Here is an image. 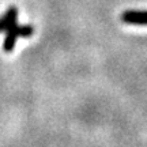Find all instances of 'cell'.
<instances>
[{"instance_id": "3", "label": "cell", "mask_w": 147, "mask_h": 147, "mask_svg": "<svg viewBox=\"0 0 147 147\" xmlns=\"http://www.w3.org/2000/svg\"><path fill=\"white\" fill-rule=\"evenodd\" d=\"M16 16H18V8L16 7H10L5 11L3 16H0V33L10 30L12 26L16 25Z\"/></svg>"}, {"instance_id": "2", "label": "cell", "mask_w": 147, "mask_h": 147, "mask_svg": "<svg viewBox=\"0 0 147 147\" xmlns=\"http://www.w3.org/2000/svg\"><path fill=\"white\" fill-rule=\"evenodd\" d=\"M121 21L127 25H135V26H147V11L128 10L123 12Z\"/></svg>"}, {"instance_id": "1", "label": "cell", "mask_w": 147, "mask_h": 147, "mask_svg": "<svg viewBox=\"0 0 147 147\" xmlns=\"http://www.w3.org/2000/svg\"><path fill=\"white\" fill-rule=\"evenodd\" d=\"M34 34V27L30 25H23V26H12L10 30L5 32V38L3 42V49L4 52H12L15 48L16 40L22 37V38H29Z\"/></svg>"}]
</instances>
